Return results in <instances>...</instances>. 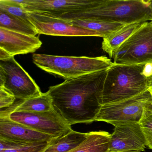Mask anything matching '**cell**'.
Returning a JSON list of instances; mask_svg holds the SVG:
<instances>
[{
    "mask_svg": "<svg viewBox=\"0 0 152 152\" xmlns=\"http://www.w3.org/2000/svg\"><path fill=\"white\" fill-rule=\"evenodd\" d=\"M151 2H152V1H151Z\"/></svg>",
    "mask_w": 152,
    "mask_h": 152,
    "instance_id": "83f0119b",
    "label": "cell"
},
{
    "mask_svg": "<svg viewBox=\"0 0 152 152\" xmlns=\"http://www.w3.org/2000/svg\"><path fill=\"white\" fill-rule=\"evenodd\" d=\"M71 20L75 26L96 32L103 35L104 38L125 25L119 23H107L87 18H76Z\"/></svg>",
    "mask_w": 152,
    "mask_h": 152,
    "instance_id": "ac0fdd59",
    "label": "cell"
},
{
    "mask_svg": "<svg viewBox=\"0 0 152 152\" xmlns=\"http://www.w3.org/2000/svg\"><path fill=\"white\" fill-rule=\"evenodd\" d=\"M0 138L19 142H49L56 137L2 116L0 117Z\"/></svg>",
    "mask_w": 152,
    "mask_h": 152,
    "instance_id": "4fadbf2b",
    "label": "cell"
},
{
    "mask_svg": "<svg viewBox=\"0 0 152 152\" xmlns=\"http://www.w3.org/2000/svg\"><path fill=\"white\" fill-rule=\"evenodd\" d=\"M152 63L114 64L107 70L102 96V105L140 95L149 89Z\"/></svg>",
    "mask_w": 152,
    "mask_h": 152,
    "instance_id": "7a4b0ae2",
    "label": "cell"
},
{
    "mask_svg": "<svg viewBox=\"0 0 152 152\" xmlns=\"http://www.w3.org/2000/svg\"><path fill=\"white\" fill-rule=\"evenodd\" d=\"M0 28L32 36H36L38 34L32 25L1 11H0Z\"/></svg>",
    "mask_w": 152,
    "mask_h": 152,
    "instance_id": "ffe728a7",
    "label": "cell"
},
{
    "mask_svg": "<svg viewBox=\"0 0 152 152\" xmlns=\"http://www.w3.org/2000/svg\"><path fill=\"white\" fill-rule=\"evenodd\" d=\"M142 23H134L125 25L119 30L104 37L102 43V49L108 54L110 58H112L114 50L128 39Z\"/></svg>",
    "mask_w": 152,
    "mask_h": 152,
    "instance_id": "e0dca14e",
    "label": "cell"
},
{
    "mask_svg": "<svg viewBox=\"0 0 152 152\" xmlns=\"http://www.w3.org/2000/svg\"><path fill=\"white\" fill-rule=\"evenodd\" d=\"M111 134L105 131L88 132L87 138L69 152H107Z\"/></svg>",
    "mask_w": 152,
    "mask_h": 152,
    "instance_id": "2e32d148",
    "label": "cell"
},
{
    "mask_svg": "<svg viewBox=\"0 0 152 152\" xmlns=\"http://www.w3.org/2000/svg\"><path fill=\"white\" fill-rule=\"evenodd\" d=\"M151 104L152 95L148 89L128 99L102 105L95 121L139 122L144 107Z\"/></svg>",
    "mask_w": 152,
    "mask_h": 152,
    "instance_id": "ba28073f",
    "label": "cell"
},
{
    "mask_svg": "<svg viewBox=\"0 0 152 152\" xmlns=\"http://www.w3.org/2000/svg\"><path fill=\"white\" fill-rule=\"evenodd\" d=\"M16 98L12 93L5 88L0 87V109L9 108L15 103Z\"/></svg>",
    "mask_w": 152,
    "mask_h": 152,
    "instance_id": "603a6c76",
    "label": "cell"
},
{
    "mask_svg": "<svg viewBox=\"0 0 152 152\" xmlns=\"http://www.w3.org/2000/svg\"><path fill=\"white\" fill-rule=\"evenodd\" d=\"M66 19L87 18L127 25L152 21L151 0H98L94 7L62 16Z\"/></svg>",
    "mask_w": 152,
    "mask_h": 152,
    "instance_id": "3957f363",
    "label": "cell"
},
{
    "mask_svg": "<svg viewBox=\"0 0 152 152\" xmlns=\"http://www.w3.org/2000/svg\"><path fill=\"white\" fill-rule=\"evenodd\" d=\"M112 58L117 64L152 63V21L143 23L114 50Z\"/></svg>",
    "mask_w": 152,
    "mask_h": 152,
    "instance_id": "5b68a950",
    "label": "cell"
},
{
    "mask_svg": "<svg viewBox=\"0 0 152 152\" xmlns=\"http://www.w3.org/2000/svg\"><path fill=\"white\" fill-rule=\"evenodd\" d=\"M139 152V151H129V152Z\"/></svg>",
    "mask_w": 152,
    "mask_h": 152,
    "instance_id": "484cf974",
    "label": "cell"
},
{
    "mask_svg": "<svg viewBox=\"0 0 152 152\" xmlns=\"http://www.w3.org/2000/svg\"><path fill=\"white\" fill-rule=\"evenodd\" d=\"M48 143L19 142L0 138V152H43Z\"/></svg>",
    "mask_w": 152,
    "mask_h": 152,
    "instance_id": "d6986e66",
    "label": "cell"
},
{
    "mask_svg": "<svg viewBox=\"0 0 152 152\" xmlns=\"http://www.w3.org/2000/svg\"><path fill=\"white\" fill-rule=\"evenodd\" d=\"M107 70L65 80L50 87L55 109L70 125L95 121L102 106Z\"/></svg>",
    "mask_w": 152,
    "mask_h": 152,
    "instance_id": "6da1fadb",
    "label": "cell"
},
{
    "mask_svg": "<svg viewBox=\"0 0 152 152\" xmlns=\"http://www.w3.org/2000/svg\"><path fill=\"white\" fill-rule=\"evenodd\" d=\"M29 21L38 34L55 36H95L103 35L90 30L77 27L71 19L44 12H27Z\"/></svg>",
    "mask_w": 152,
    "mask_h": 152,
    "instance_id": "52a82bcc",
    "label": "cell"
},
{
    "mask_svg": "<svg viewBox=\"0 0 152 152\" xmlns=\"http://www.w3.org/2000/svg\"><path fill=\"white\" fill-rule=\"evenodd\" d=\"M55 109L52 98L47 91L37 96L20 100L9 108L0 109V117L7 116L14 112H46Z\"/></svg>",
    "mask_w": 152,
    "mask_h": 152,
    "instance_id": "5bb4252c",
    "label": "cell"
},
{
    "mask_svg": "<svg viewBox=\"0 0 152 152\" xmlns=\"http://www.w3.org/2000/svg\"><path fill=\"white\" fill-rule=\"evenodd\" d=\"M0 87H4L19 100H26L42 94L34 80L14 57L0 60Z\"/></svg>",
    "mask_w": 152,
    "mask_h": 152,
    "instance_id": "8992f818",
    "label": "cell"
},
{
    "mask_svg": "<svg viewBox=\"0 0 152 152\" xmlns=\"http://www.w3.org/2000/svg\"><path fill=\"white\" fill-rule=\"evenodd\" d=\"M11 57L7 52L5 50L0 48V60H5Z\"/></svg>",
    "mask_w": 152,
    "mask_h": 152,
    "instance_id": "cb8c5ba5",
    "label": "cell"
},
{
    "mask_svg": "<svg viewBox=\"0 0 152 152\" xmlns=\"http://www.w3.org/2000/svg\"><path fill=\"white\" fill-rule=\"evenodd\" d=\"M149 90L150 91H151V94H152V89H149Z\"/></svg>",
    "mask_w": 152,
    "mask_h": 152,
    "instance_id": "4316f807",
    "label": "cell"
},
{
    "mask_svg": "<svg viewBox=\"0 0 152 152\" xmlns=\"http://www.w3.org/2000/svg\"><path fill=\"white\" fill-rule=\"evenodd\" d=\"M23 1L0 0V11L18 18L31 24L28 18L27 11L22 6Z\"/></svg>",
    "mask_w": 152,
    "mask_h": 152,
    "instance_id": "44dd1931",
    "label": "cell"
},
{
    "mask_svg": "<svg viewBox=\"0 0 152 152\" xmlns=\"http://www.w3.org/2000/svg\"><path fill=\"white\" fill-rule=\"evenodd\" d=\"M108 124L114 129L111 134L107 152L145 151L146 143L139 122L113 121Z\"/></svg>",
    "mask_w": 152,
    "mask_h": 152,
    "instance_id": "30bf717a",
    "label": "cell"
},
{
    "mask_svg": "<svg viewBox=\"0 0 152 152\" xmlns=\"http://www.w3.org/2000/svg\"><path fill=\"white\" fill-rule=\"evenodd\" d=\"M139 123L145 139L146 147L152 150V104L144 107Z\"/></svg>",
    "mask_w": 152,
    "mask_h": 152,
    "instance_id": "7402d4cb",
    "label": "cell"
},
{
    "mask_svg": "<svg viewBox=\"0 0 152 152\" xmlns=\"http://www.w3.org/2000/svg\"><path fill=\"white\" fill-rule=\"evenodd\" d=\"M42 45V42L37 36L0 28V48L11 57L34 53Z\"/></svg>",
    "mask_w": 152,
    "mask_h": 152,
    "instance_id": "7c38bea8",
    "label": "cell"
},
{
    "mask_svg": "<svg viewBox=\"0 0 152 152\" xmlns=\"http://www.w3.org/2000/svg\"><path fill=\"white\" fill-rule=\"evenodd\" d=\"M88 135L72 130L61 137L53 138L43 152H69L80 145Z\"/></svg>",
    "mask_w": 152,
    "mask_h": 152,
    "instance_id": "9a60e30c",
    "label": "cell"
},
{
    "mask_svg": "<svg viewBox=\"0 0 152 152\" xmlns=\"http://www.w3.org/2000/svg\"><path fill=\"white\" fill-rule=\"evenodd\" d=\"M98 0H23L22 6L27 12H44L62 16L88 9Z\"/></svg>",
    "mask_w": 152,
    "mask_h": 152,
    "instance_id": "8fae6325",
    "label": "cell"
},
{
    "mask_svg": "<svg viewBox=\"0 0 152 152\" xmlns=\"http://www.w3.org/2000/svg\"><path fill=\"white\" fill-rule=\"evenodd\" d=\"M6 116L54 137L64 136L73 130L71 125L55 109L46 112H14Z\"/></svg>",
    "mask_w": 152,
    "mask_h": 152,
    "instance_id": "9c48e42d",
    "label": "cell"
},
{
    "mask_svg": "<svg viewBox=\"0 0 152 152\" xmlns=\"http://www.w3.org/2000/svg\"><path fill=\"white\" fill-rule=\"evenodd\" d=\"M149 89H152V76H151V80H150V87H149Z\"/></svg>",
    "mask_w": 152,
    "mask_h": 152,
    "instance_id": "d4e9b609",
    "label": "cell"
},
{
    "mask_svg": "<svg viewBox=\"0 0 152 152\" xmlns=\"http://www.w3.org/2000/svg\"><path fill=\"white\" fill-rule=\"evenodd\" d=\"M32 59L40 69L66 80L108 70L114 64L105 56L90 57L34 54Z\"/></svg>",
    "mask_w": 152,
    "mask_h": 152,
    "instance_id": "277c9868",
    "label": "cell"
}]
</instances>
